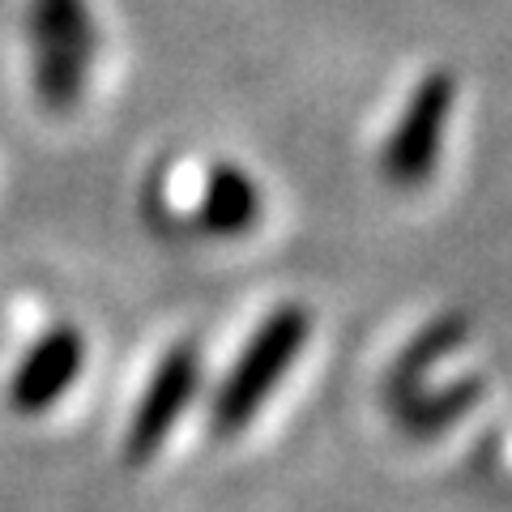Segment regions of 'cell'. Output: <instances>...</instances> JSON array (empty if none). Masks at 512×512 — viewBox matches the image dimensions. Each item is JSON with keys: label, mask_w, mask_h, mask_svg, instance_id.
<instances>
[{"label": "cell", "mask_w": 512, "mask_h": 512, "mask_svg": "<svg viewBox=\"0 0 512 512\" xmlns=\"http://www.w3.org/2000/svg\"><path fill=\"white\" fill-rule=\"evenodd\" d=\"M82 363H86V338L82 329L73 325H56L47 329L43 338L26 350V359L18 363L9 384V397L22 414H43L52 410L64 393L77 384L82 376Z\"/></svg>", "instance_id": "obj_5"}, {"label": "cell", "mask_w": 512, "mask_h": 512, "mask_svg": "<svg viewBox=\"0 0 512 512\" xmlns=\"http://www.w3.org/2000/svg\"><path fill=\"white\" fill-rule=\"evenodd\" d=\"M201 384V350L197 342H180L171 346L163 359H158L154 376L141 393V402L128 419V431H124V457L128 466H146L163 453L167 436L175 431V423L184 419V410L192 402Z\"/></svg>", "instance_id": "obj_4"}, {"label": "cell", "mask_w": 512, "mask_h": 512, "mask_svg": "<svg viewBox=\"0 0 512 512\" xmlns=\"http://www.w3.org/2000/svg\"><path fill=\"white\" fill-rule=\"evenodd\" d=\"M261 214H265V197L252 175L235 163H214L201 188V210H197L201 231L214 239H235L248 235L261 222Z\"/></svg>", "instance_id": "obj_6"}, {"label": "cell", "mask_w": 512, "mask_h": 512, "mask_svg": "<svg viewBox=\"0 0 512 512\" xmlns=\"http://www.w3.org/2000/svg\"><path fill=\"white\" fill-rule=\"evenodd\" d=\"M308 338H312V312L299 308V303H282V308H274L256 325L248 346L239 350V359L231 363L227 380H222L214 393L210 427L218 440L239 436V431L261 414L269 393L291 372V363L299 359V350L308 346Z\"/></svg>", "instance_id": "obj_1"}, {"label": "cell", "mask_w": 512, "mask_h": 512, "mask_svg": "<svg viewBox=\"0 0 512 512\" xmlns=\"http://www.w3.org/2000/svg\"><path fill=\"white\" fill-rule=\"evenodd\" d=\"M94 47L99 39L86 0H30V60L47 111H73L82 103Z\"/></svg>", "instance_id": "obj_2"}, {"label": "cell", "mask_w": 512, "mask_h": 512, "mask_svg": "<svg viewBox=\"0 0 512 512\" xmlns=\"http://www.w3.org/2000/svg\"><path fill=\"white\" fill-rule=\"evenodd\" d=\"M457 107V77L448 69L427 73L414 94L406 99L402 116H397L389 141L380 150V171L393 188H423L440 167L444 154V133Z\"/></svg>", "instance_id": "obj_3"}]
</instances>
